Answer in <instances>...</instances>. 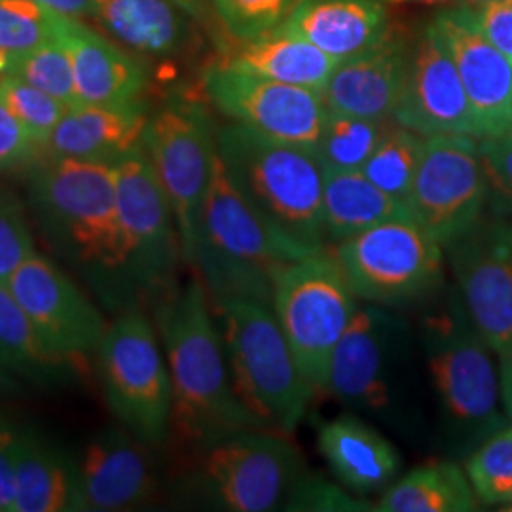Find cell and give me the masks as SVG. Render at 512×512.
Returning a JSON list of instances; mask_svg holds the SVG:
<instances>
[{
  "instance_id": "39",
  "label": "cell",
  "mask_w": 512,
  "mask_h": 512,
  "mask_svg": "<svg viewBox=\"0 0 512 512\" xmlns=\"http://www.w3.org/2000/svg\"><path fill=\"white\" fill-rule=\"evenodd\" d=\"M478 150L488 181V207L512 219V133L478 139Z\"/></svg>"
},
{
  "instance_id": "10",
  "label": "cell",
  "mask_w": 512,
  "mask_h": 512,
  "mask_svg": "<svg viewBox=\"0 0 512 512\" xmlns=\"http://www.w3.org/2000/svg\"><path fill=\"white\" fill-rule=\"evenodd\" d=\"M412 353L403 317L365 302L334 349L327 393L355 412L397 416L412 385Z\"/></svg>"
},
{
  "instance_id": "17",
  "label": "cell",
  "mask_w": 512,
  "mask_h": 512,
  "mask_svg": "<svg viewBox=\"0 0 512 512\" xmlns=\"http://www.w3.org/2000/svg\"><path fill=\"white\" fill-rule=\"evenodd\" d=\"M203 86L213 105L247 128L315 150L327 120L321 93L264 76L213 65Z\"/></svg>"
},
{
  "instance_id": "41",
  "label": "cell",
  "mask_w": 512,
  "mask_h": 512,
  "mask_svg": "<svg viewBox=\"0 0 512 512\" xmlns=\"http://www.w3.org/2000/svg\"><path fill=\"white\" fill-rule=\"evenodd\" d=\"M35 251L23 209L16 200L0 194V283H6Z\"/></svg>"
},
{
  "instance_id": "38",
  "label": "cell",
  "mask_w": 512,
  "mask_h": 512,
  "mask_svg": "<svg viewBox=\"0 0 512 512\" xmlns=\"http://www.w3.org/2000/svg\"><path fill=\"white\" fill-rule=\"evenodd\" d=\"M304 0H213L226 31L238 40L268 35L279 29Z\"/></svg>"
},
{
  "instance_id": "43",
  "label": "cell",
  "mask_w": 512,
  "mask_h": 512,
  "mask_svg": "<svg viewBox=\"0 0 512 512\" xmlns=\"http://www.w3.org/2000/svg\"><path fill=\"white\" fill-rule=\"evenodd\" d=\"M475 14L484 37L512 65V0H486Z\"/></svg>"
},
{
  "instance_id": "19",
  "label": "cell",
  "mask_w": 512,
  "mask_h": 512,
  "mask_svg": "<svg viewBox=\"0 0 512 512\" xmlns=\"http://www.w3.org/2000/svg\"><path fill=\"white\" fill-rule=\"evenodd\" d=\"M433 27L454 59L480 139L512 133V65L484 37L475 10L467 6L444 10Z\"/></svg>"
},
{
  "instance_id": "35",
  "label": "cell",
  "mask_w": 512,
  "mask_h": 512,
  "mask_svg": "<svg viewBox=\"0 0 512 512\" xmlns=\"http://www.w3.org/2000/svg\"><path fill=\"white\" fill-rule=\"evenodd\" d=\"M6 74H14L67 107L80 105L74 82L73 59L65 44L55 38L10 61Z\"/></svg>"
},
{
  "instance_id": "18",
  "label": "cell",
  "mask_w": 512,
  "mask_h": 512,
  "mask_svg": "<svg viewBox=\"0 0 512 512\" xmlns=\"http://www.w3.org/2000/svg\"><path fill=\"white\" fill-rule=\"evenodd\" d=\"M391 120L421 137L469 135L480 139L454 59L433 23L410 46L403 92Z\"/></svg>"
},
{
  "instance_id": "23",
  "label": "cell",
  "mask_w": 512,
  "mask_h": 512,
  "mask_svg": "<svg viewBox=\"0 0 512 512\" xmlns=\"http://www.w3.org/2000/svg\"><path fill=\"white\" fill-rule=\"evenodd\" d=\"M317 446L332 475L351 494H374L389 488L403 467L393 442L353 414L321 423Z\"/></svg>"
},
{
  "instance_id": "22",
  "label": "cell",
  "mask_w": 512,
  "mask_h": 512,
  "mask_svg": "<svg viewBox=\"0 0 512 512\" xmlns=\"http://www.w3.org/2000/svg\"><path fill=\"white\" fill-rule=\"evenodd\" d=\"M57 38L73 59L78 101L84 105L128 107L141 103L147 71L124 50L78 19L59 16Z\"/></svg>"
},
{
  "instance_id": "3",
  "label": "cell",
  "mask_w": 512,
  "mask_h": 512,
  "mask_svg": "<svg viewBox=\"0 0 512 512\" xmlns=\"http://www.w3.org/2000/svg\"><path fill=\"white\" fill-rule=\"evenodd\" d=\"M308 255L310 251L279 234L256 213L217 152L194 258L209 296L249 298L272 306L279 274Z\"/></svg>"
},
{
  "instance_id": "48",
  "label": "cell",
  "mask_w": 512,
  "mask_h": 512,
  "mask_svg": "<svg viewBox=\"0 0 512 512\" xmlns=\"http://www.w3.org/2000/svg\"><path fill=\"white\" fill-rule=\"evenodd\" d=\"M385 2H397V4H403V2H421V4H439V2H448V0H385Z\"/></svg>"
},
{
  "instance_id": "28",
  "label": "cell",
  "mask_w": 512,
  "mask_h": 512,
  "mask_svg": "<svg viewBox=\"0 0 512 512\" xmlns=\"http://www.w3.org/2000/svg\"><path fill=\"white\" fill-rule=\"evenodd\" d=\"M92 16L109 35L139 54L171 55L183 46L181 0H95Z\"/></svg>"
},
{
  "instance_id": "5",
  "label": "cell",
  "mask_w": 512,
  "mask_h": 512,
  "mask_svg": "<svg viewBox=\"0 0 512 512\" xmlns=\"http://www.w3.org/2000/svg\"><path fill=\"white\" fill-rule=\"evenodd\" d=\"M232 384L262 429L291 435L317 395L294 357L270 304L213 300Z\"/></svg>"
},
{
  "instance_id": "14",
  "label": "cell",
  "mask_w": 512,
  "mask_h": 512,
  "mask_svg": "<svg viewBox=\"0 0 512 512\" xmlns=\"http://www.w3.org/2000/svg\"><path fill=\"white\" fill-rule=\"evenodd\" d=\"M406 205L412 219L446 247L488 211V181L469 135H435L423 145Z\"/></svg>"
},
{
  "instance_id": "33",
  "label": "cell",
  "mask_w": 512,
  "mask_h": 512,
  "mask_svg": "<svg viewBox=\"0 0 512 512\" xmlns=\"http://www.w3.org/2000/svg\"><path fill=\"white\" fill-rule=\"evenodd\" d=\"M425 139L412 129L389 124L380 145L361 169L363 175L389 196L406 202L420 167Z\"/></svg>"
},
{
  "instance_id": "6",
  "label": "cell",
  "mask_w": 512,
  "mask_h": 512,
  "mask_svg": "<svg viewBox=\"0 0 512 512\" xmlns=\"http://www.w3.org/2000/svg\"><path fill=\"white\" fill-rule=\"evenodd\" d=\"M420 327L442 420L458 444L478 446L511 423L499 408V370L490 355L492 348L452 289L423 315Z\"/></svg>"
},
{
  "instance_id": "16",
  "label": "cell",
  "mask_w": 512,
  "mask_h": 512,
  "mask_svg": "<svg viewBox=\"0 0 512 512\" xmlns=\"http://www.w3.org/2000/svg\"><path fill=\"white\" fill-rule=\"evenodd\" d=\"M6 285L59 361L73 368L97 353L109 325L90 296L50 258L35 251Z\"/></svg>"
},
{
  "instance_id": "20",
  "label": "cell",
  "mask_w": 512,
  "mask_h": 512,
  "mask_svg": "<svg viewBox=\"0 0 512 512\" xmlns=\"http://www.w3.org/2000/svg\"><path fill=\"white\" fill-rule=\"evenodd\" d=\"M147 446L124 425L93 435L76 461L80 511H131L150 501L156 475Z\"/></svg>"
},
{
  "instance_id": "37",
  "label": "cell",
  "mask_w": 512,
  "mask_h": 512,
  "mask_svg": "<svg viewBox=\"0 0 512 512\" xmlns=\"http://www.w3.org/2000/svg\"><path fill=\"white\" fill-rule=\"evenodd\" d=\"M0 99L18 116L23 128L42 148L46 147L55 126L69 109L65 103L14 74H4L0 78Z\"/></svg>"
},
{
  "instance_id": "25",
  "label": "cell",
  "mask_w": 512,
  "mask_h": 512,
  "mask_svg": "<svg viewBox=\"0 0 512 512\" xmlns=\"http://www.w3.org/2000/svg\"><path fill=\"white\" fill-rule=\"evenodd\" d=\"M279 29L342 61L385 40L387 16L380 0H304Z\"/></svg>"
},
{
  "instance_id": "7",
  "label": "cell",
  "mask_w": 512,
  "mask_h": 512,
  "mask_svg": "<svg viewBox=\"0 0 512 512\" xmlns=\"http://www.w3.org/2000/svg\"><path fill=\"white\" fill-rule=\"evenodd\" d=\"M361 300L334 251H315L285 268L275 281L272 310L315 393H327L334 349Z\"/></svg>"
},
{
  "instance_id": "13",
  "label": "cell",
  "mask_w": 512,
  "mask_h": 512,
  "mask_svg": "<svg viewBox=\"0 0 512 512\" xmlns=\"http://www.w3.org/2000/svg\"><path fill=\"white\" fill-rule=\"evenodd\" d=\"M287 435L247 429L202 448L198 488L217 509L268 512L279 509L304 463Z\"/></svg>"
},
{
  "instance_id": "49",
  "label": "cell",
  "mask_w": 512,
  "mask_h": 512,
  "mask_svg": "<svg viewBox=\"0 0 512 512\" xmlns=\"http://www.w3.org/2000/svg\"><path fill=\"white\" fill-rule=\"evenodd\" d=\"M4 378H6V372L0 368V380H4Z\"/></svg>"
},
{
  "instance_id": "44",
  "label": "cell",
  "mask_w": 512,
  "mask_h": 512,
  "mask_svg": "<svg viewBox=\"0 0 512 512\" xmlns=\"http://www.w3.org/2000/svg\"><path fill=\"white\" fill-rule=\"evenodd\" d=\"M19 435L0 440V512H16Z\"/></svg>"
},
{
  "instance_id": "31",
  "label": "cell",
  "mask_w": 512,
  "mask_h": 512,
  "mask_svg": "<svg viewBox=\"0 0 512 512\" xmlns=\"http://www.w3.org/2000/svg\"><path fill=\"white\" fill-rule=\"evenodd\" d=\"M0 368L6 374L48 382L69 365L59 361L38 338L37 330L6 283H0Z\"/></svg>"
},
{
  "instance_id": "12",
  "label": "cell",
  "mask_w": 512,
  "mask_h": 512,
  "mask_svg": "<svg viewBox=\"0 0 512 512\" xmlns=\"http://www.w3.org/2000/svg\"><path fill=\"white\" fill-rule=\"evenodd\" d=\"M116 198L126 249V287L133 293H173L181 239L164 188L143 143L114 162Z\"/></svg>"
},
{
  "instance_id": "50",
  "label": "cell",
  "mask_w": 512,
  "mask_h": 512,
  "mask_svg": "<svg viewBox=\"0 0 512 512\" xmlns=\"http://www.w3.org/2000/svg\"><path fill=\"white\" fill-rule=\"evenodd\" d=\"M507 509H509V511H512V501L511 503H509V507H507Z\"/></svg>"
},
{
  "instance_id": "32",
  "label": "cell",
  "mask_w": 512,
  "mask_h": 512,
  "mask_svg": "<svg viewBox=\"0 0 512 512\" xmlns=\"http://www.w3.org/2000/svg\"><path fill=\"white\" fill-rule=\"evenodd\" d=\"M387 126V120H370L329 110L315 152L327 169L361 171L380 145Z\"/></svg>"
},
{
  "instance_id": "24",
  "label": "cell",
  "mask_w": 512,
  "mask_h": 512,
  "mask_svg": "<svg viewBox=\"0 0 512 512\" xmlns=\"http://www.w3.org/2000/svg\"><path fill=\"white\" fill-rule=\"evenodd\" d=\"M147 116L141 103L128 107H69L48 139V158H71L114 164L141 143Z\"/></svg>"
},
{
  "instance_id": "21",
  "label": "cell",
  "mask_w": 512,
  "mask_h": 512,
  "mask_svg": "<svg viewBox=\"0 0 512 512\" xmlns=\"http://www.w3.org/2000/svg\"><path fill=\"white\" fill-rule=\"evenodd\" d=\"M410 46L385 38L378 46L342 59L321 93L330 112L391 120L403 92Z\"/></svg>"
},
{
  "instance_id": "8",
  "label": "cell",
  "mask_w": 512,
  "mask_h": 512,
  "mask_svg": "<svg viewBox=\"0 0 512 512\" xmlns=\"http://www.w3.org/2000/svg\"><path fill=\"white\" fill-rule=\"evenodd\" d=\"M334 255L361 302L399 310L433 300L444 289V247L412 217L346 239Z\"/></svg>"
},
{
  "instance_id": "4",
  "label": "cell",
  "mask_w": 512,
  "mask_h": 512,
  "mask_svg": "<svg viewBox=\"0 0 512 512\" xmlns=\"http://www.w3.org/2000/svg\"><path fill=\"white\" fill-rule=\"evenodd\" d=\"M217 148L230 177L262 219L310 253L325 249V167L315 150L277 141L238 122L220 129Z\"/></svg>"
},
{
  "instance_id": "34",
  "label": "cell",
  "mask_w": 512,
  "mask_h": 512,
  "mask_svg": "<svg viewBox=\"0 0 512 512\" xmlns=\"http://www.w3.org/2000/svg\"><path fill=\"white\" fill-rule=\"evenodd\" d=\"M463 471L480 503L509 505L512 501V423L475 446Z\"/></svg>"
},
{
  "instance_id": "29",
  "label": "cell",
  "mask_w": 512,
  "mask_h": 512,
  "mask_svg": "<svg viewBox=\"0 0 512 512\" xmlns=\"http://www.w3.org/2000/svg\"><path fill=\"white\" fill-rule=\"evenodd\" d=\"M80 511L76 461L21 429L16 512Z\"/></svg>"
},
{
  "instance_id": "46",
  "label": "cell",
  "mask_w": 512,
  "mask_h": 512,
  "mask_svg": "<svg viewBox=\"0 0 512 512\" xmlns=\"http://www.w3.org/2000/svg\"><path fill=\"white\" fill-rule=\"evenodd\" d=\"M57 16L80 19L92 16L95 0H35Z\"/></svg>"
},
{
  "instance_id": "42",
  "label": "cell",
  "mask_w": 512,
  "mask_h": 512,
  "mask_svg": "<svg viewBox=\"0 0 512 512\" xmlns=\"http://www.w3.org/2000/svg\"><path fill=\"white\" fill-rule=\"evenodd\" d=\"M40 154H44V148L0 99V173L31 165L37 162Z\"/></svg>"
},
{
  "instance_id": "30",
  "label": "cell",
  "mask_w": 512,
  "mask_h": 512,
  "mask_svg": "<svg viewBox=\"0 0 512 512\" xmlns=\"http://www.w3.org/2000/svg\"><path fill=\"white\" fill-rule=\"evenodd\" d=\"M478 497L454 461H437L412 469L385 490L372 511L378 512H471Z\"/></svg>"
},
{
  "instance_id": "26",
  "label": "cell",
  "mask_w": 512,
  "mask_h": 512,
  "mask_svg": "<svg viewBox=\"0 0 512 512\" xmlns=\"http://www.w3.org/2000/svg\"><path fill=\"white\" fill-rule=\"evenodd\" d=\"M239 42L238 48L230 50L219 65L317 93H323L330 74L340 63V59L283 29Z\"/></svg>"
},
{
  "instance_id": "2",
  "label": "cell",
  "mask_w": 512,
  "mask_h": 512,
  "mask_svg": "<svg viewBox=\"0 0 512 512\" xmlns=\"http://www.w3.org/2000/svg\"><path fill=\"white\" fill-rule=\"evenodd\" d=\"M31 205L57 251L109 291H128L114 164L48 158L31 177Z\"/></svg>"
},
{
  "instance_id": "27",
  "label": "cell",
  "mask_w": 512,
  "mask_h": 512,
  "mask_svg": "<svg viewBox=\"0 0 512 512\" xmlns=\"http://www.w3.org/2000/svg\"><path fill=\"white\" fill-rule=\"evenodd\" d=\"M412 217L403 200L389 196L363 171L325 167L323 224L327 241L338 245L389 220Z\"/></svg>"
},
{
  "instance_id": "9",
  "label": "cell",
  "mask_w": 512,
  "mask_h": 512,
  "mask_svg": "<svg viewBox=\"0 0 512 512\" xmlns=\"http://www.w3.org/2000/svg\"><path fill=\"white\" fill-rule=\"evenodd\" d=\"M101 384L120 425L148 446L164 442L173 423V387L164 349L143 311H124L95 353Z\"/></svg>"
},
{
  "instance_id": "40",
  "label": "cell",
  "mask_w": 512,
  "mask_h": 512,
  "mask_svg": "<svg viewBox=\"0 0 512 512\" xmlns=\"http://www.w3.org/2000/svg\"><path fill=\"white\" fill-rule=\"evenodd\" d=\"M285 511H372L370 503L351 495L349 490H340L323 478L302 473L294 482L291 492L283 503Z\"/></svg>"
},
{
  "instance_id": "51",
  "label": "cell",
  "mask_w": 512,
  "mask_h": 512,
  "mask_svg": "<svg viewBox=\"0 0 512 512\" xmlns=\"http://www.w3.org/2000/svg\"><path fill=\"white\" fill-rule=\"evenodd\" d=\"M471 2H486V0H471Z\"/></svg>"
},
{
  "instance_id": "11",
  "label": "cell",
  "mask_w": 512,
  "mask_h": 512,
  "mask_svg": "<svg viewBox=\"0 0 512 512\" xmlns=\"http://www.w3.org/2000/svg\"><path fill=\"white\" fill-rule=\"evenodd\" d=\"M141 143L171 205L183 260L194 264L203 202L219 152L211 116L202 103L173 97L148 118Z\"/></svg>"
},
{
  "instance_id": "15",
  "label": "cell",
  "mask_w": 512,
  "mask_h": 512,
  "mask_svg": "<svg viewBox=\"0 0 512 512\" xmlns=\"http://www.w3.org/2000/svg\"><path fill=\"white\" fill-rule=\"evenodd\" d=\"M444 255L465 310L497 353L512 340V219L486 211Z\"/></svg>"
},
{
  "instance_id": "45",
  "label": "cell",
  "mask_w": 512,
  "mask_h": 512,
  "mask_svg": "<svg viewBox=\"0 0 512 512\" xmlns=\"http://www.w3.org/2000/svg\"><path fill=\"white\" fill-rule=\"evenodd\" d=\"M499 355V391L501 408L512 423V340L497 351Z\"/></svg>"
},
{
  "instance_id": "1",
  "label": "cell",
  "mask_w": 512,
  "mask_h": 512,
  "mask_svg": "<svg viewBox=\"0 0 512 512\" xmlns=\"http://www.w3.org/2000/svg\"><path fill=\"white\" fill-rule=\"evenodd\" d=\"M156 321L173 387V423L184 439L205 448L232 433L262 429L236 395L203 279L162 298Z\"/></svg>"
},
{
  "instance_id": "36",
  "label": "cell",
  "mask_w": 512,
  "mask_h": 512,
  "mask_svg": "<svg viewBox=\"0 0 512 512\" xmlns=\"http://www.w3.org/2000/svg\"><path fill=\"white\" fill-rule=\"evenodd\" d=\"M57 19L35 0H0V57L10 65L12 59L52 40Z\"/></svg>"
},
{
  "instance_id": "47",
  "label": "cell",
  "mask_w": 512,
  "mask_h": 512,
  "mask_svg": "<svg viewBox=\"0 0 512 512\" xmlns=\"http://www.w3.org/2000/svg\"><path fill=\"white\" fill-rule=\"evenodd\" d=\"M18 431L19 429H16V425L0 412V440L10 439V437H14Z\"/></svg>"
}]
</instances>
